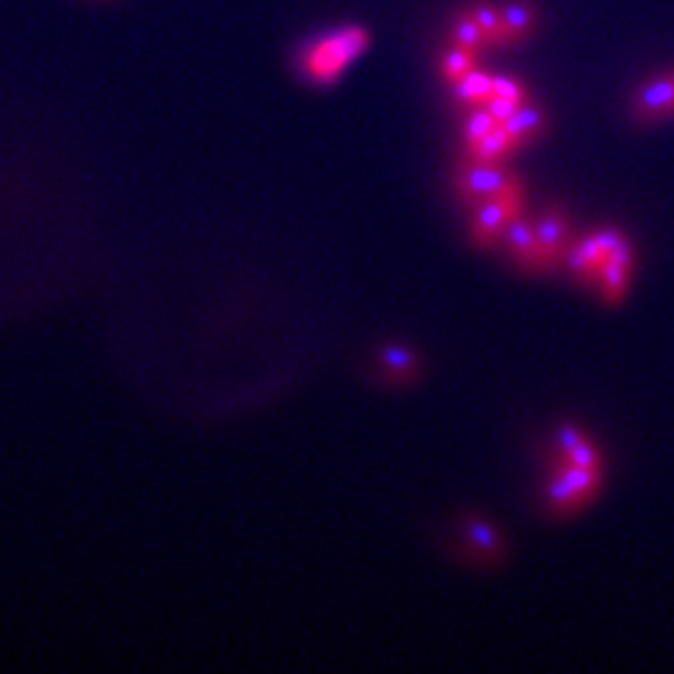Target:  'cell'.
Instances as JSON below:
<instances>
[{
	"label": "cell",
	"instance_id": "e0dca14e",
	"mask_svg": "<svg viewBox=\"0 0 674 674\" xmlns=\"http://www.w3.org/2000/svg\"><path fill=\"white\" fill-rule=\"evenodd\" d=\"M570 452H572V461H574V465H579V467H589V469L594 467L596 456H594L592 448H587V445H583V443H576L574 448H570Z\"/></svg>",
	"mask_w": 674,
	"mask_h": 674
},
{
	"label": "cell",
	"instance_id": "2e32d148",
	"mask_svg": "<svg viewBox=\"0 0 674 674\" xmlns=\"http://www.w3.org/2000/svg\"><path fill=\"white\" fill-rule=\"evenodd\" d=\"M485 107H487V112H489L493 118L498 120V123H504V120L511 118V116L515 114V110H517V107H520V105L513 103V101H509V99H502V96L493 94L491 99L487 101Z\"/></svg>",
	"mask_w": 674,
	"mask_h": 674
},
{
	"label": "cell",
	"instance_id": "52a82bcc",
	"mask_svg": "<svg viewBox=\"0 0 674 674\" xmlns=\"http://www.w3.org/2000/svg\"><path fill=\"white\" fill-rule=\"evenodd\" d=\"M513 151L515 147L507 134V129H504L500 123L493 127L483 140H478L476 144H472V147H465L467 160L485 162V164L504 162Z\"/></svg>",
	"mask_w": 674,
	"mask_h": 674
},
{
	"label": "cell",
	"instance_id": "30bf717a",
	"mask_svg": "<svg viewBox=\"0 0 674 674\" xmlns=\"http://www.w3.org/2000/svg\"><path fill=\"white\" fill-rule=\"evenodd\" d=\"M474 68H478V53L469 51V48L452 46L441 57V75L450 86L463 79L467 72H472Z\"/></svg>",
	"mask_w": 674,
	"mask_h": 674
},
{
	"label": "cell",
	"instance_id": "7a4b0ae2",
	"mask_svg": "<svg viewBox=\"0 0 674 674\" xmlns=\"http://www.w3.org/2000/svg\"><path fill=\"white\" fill-rule=\"evenodd\" d=\"M459 192L467 201H487L491 197H500L504 192L522 188L517 177L502 162L485 164L467 160L459 171Z\"/></svg>",
	"mask_w": 674,
	"mask_h": 674
},
{
	"label": "cell",
	"instance_id": "5bb4252c",
	"mask_svg": "<svg viewBox=\"0 0 674 674\" xmlns=\"http://www.w3.org/2000/svg\"><path fill=\"white\" fill-rule=\"evenodd\" d=\"M493 94L502 96V99H509L517 105H522L531 99V96H528V90L524 88V83L509 75H493Z\"/></svg>",
	"mask_w": 674,
	"mask_h": 674
},
{
	"label": "cell",
	"instance_id": "9a60e30c",
	"mask_svg": "<svg viewBox=\"0 0 674 674\" xmlns=\"http://www.w3.org/2000/svg\"><path fill=\"white\" fill-rule=\"evenodd\" d=\"M563 478H565V483H568L572 487V491L576 493V496H581V493L589 491V489H592V485H594V474H592V469H589V467H579V465H576Z\"/></svg>",
	"mask_w": 674,
	"mask_h": 674
},
{
	"label": "cell",
	"instance_id": "277c9868",
	"mask_svg": "<svg viewBox=\"0 0 674 674\" xmlns=\"http://www.w3.org/2000/svg\"><path fill=\"white\" fill-rule=\"evenodd\" d=\"M513 142L515 151L524 149L528 144L537 142L539 138H544L548 134V114L544 112V107L535 105L531 99L517 107L515 114L511 118L500 123Z\"/></svg>",
	"mask_w": 674,
	"mask_h": 674
},
{
	"label": "cell",
	"instance_id": "8fae6325",
	"mask_svg": "<svg viewBox=\"0 0 674 674\" xmlns=\"http://www.w3.org/2000/svg\"><path fill=\"white\" fill-rule=\"evenodd\" d=\"M537 243L539 249L544 251V254H550V251H555L565 238V219L559 210H548L544 216H541L539 223H537Z\"/></svg>",
	"mask_w": 674,
	"mask_h": 674
},
{
	"label": "cell",
	"instance_id": "4fadbf2b",
	"mask_svg": "<svg viewBox=\"0 0 674 674\" xmlns=\"http://www.w3.org/2000/svg\"><path fill=\"white\" fill-rule=\"evenodd\" d=\"M507 236L511 240V245L520 251L522 256H535L539 249V243H537V236H535V230H531V225L526 223V219H522L520 212H517L513 219L509 221L507 225Z\"/></svg>",
	"mask_w": 674,
	"mask_h": 674
},
{
	"label": "cell",
	"instance_id": "3957f363",
	"mask_svg": "<svg viewBox=\"0 0 674 674\" xmlns=\"http://www.w3.org/2000/svg\"><path fill=\"white\" fill-rule=\"evenodd\" d=\"M631 112L642 125H653L674 116V70L640 83L631 99Z\"/></svg>",
	"mask_w": 674,
	"mask_h": 674
},
{
	"label": "cell",
	"instance_id": "8992f818",
	"mask_svg": "<svg viewBox=\"0 0 674 674\" xmlns=\"http://www.w3.org/2000/svg\"><path fill=\"white\" fill-rule=\"evenodd\" d=\"M491 96H493V75H487V72L478 68L467 72L463 79L452 83V99L465 112L474 110V107H485Z\"/></svg>",
	"mask_w": 674,
	"mask_h": 674
},
{
	"label": "cell",
	"instance_id": "5b68a950",
	"mask_svg": "<svg viewBox=\"0 0 674 674\" xmlns=\"http://www.w3.org/2000/svg\"><path fill=\"white\" fill-rule=\"evenodd\" d=\"M504 46L524 44L537 29L539 14L531 0H509L500 7Z\"/></svg>",
	"mask_w": 674,
	"mask_h": 674
},
{
	"label": "cell",
	"instance_id": "ba28073f",
	"mask_svg": "<svg viewBox=\"0 0 674 674\" xmlns=\"http://www.w3.org/2000/svg\"><path fill=\"white\" fill-rule=\"evenodd\" d=\"M478 22L480 31H483L485 48H502L504 46V33H502V14L500 7L489 3V0H476L469 7Z\"/></svg>",
	"mask_w": 674,
	"mask_h": 674
},
{
	"label": "cell",
	"instance_id": "7c38bea8",
	"mask_svg": "<svg viewBox=\"0 0 674 674\" xmlns=\"http://www.w3.org/2000/svg\"><path fill=\"white\" fill-rule=\"evenodd\" d=\"M496 125L498 120L487 112V107H474V110H469L463 123L465 147H472L478 140H483Z\"/></svg>",
	"mask_w": 674,
	"mask_h": 674
},
{
	"label": "cell",
	"instance_id": "6da1fadb",
	"mask_svg": "<svg viewBox=\"0 0 674 674\" xmlns=\"http://www.w3.org/2000/svg\"><path fill=\"white\" fill-rule=\"evenodd\" d=\"M369 31L360 24H343L308 38L295 53V70L312 86H332L369 48Z\"/></svg>",
	"mask_w": 674,
	"mask_h": 674
},
{
	"label": "cell",
	"instance_id": "9c48e42d",
	"mask_svg": "<svg viewBox=\"0 0 674 674\" xmlns=\"http://www.w3.org/2000/svg\"><path fill=\"white\" fill-rule=\"evenodd\" d=\"M452 46L469 48V51H476V53L480 51V48H485L483 31H480L472 9L456 11L454 24H452Z\"/></svg>",
	"mask_w": 674,
	"mask_h": 674
}]
</instances>
